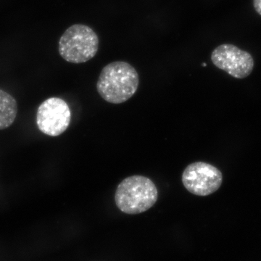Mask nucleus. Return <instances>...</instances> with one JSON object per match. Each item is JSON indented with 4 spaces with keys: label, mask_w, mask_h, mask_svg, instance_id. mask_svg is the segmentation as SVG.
<instances>
[{
    "label": "nucleus",
    "mask_w": 261,
    "mask_h": 261,
    "mask_svg": "<svg viewBox=\"0 0 261 261\" xmlns=\"http://www.w3.org/2000/svg\"><path fill=\"white\" fill-rule=\"evenodd\" d=\"M18 113V104L13 96L0 89V130L13 124Z\"/></svg>",
    "instance_id": "nucleus-7"
},
{
    "label": "nucleus",
    "mask_w": 261,
    "mask_h": 261,
    "mask_svg": "<svg viewBox=\"0 0 261 261\" xmlns=\"http://www.w3.org/2000/svg\"><path fill=\"white\" fill-rule=\"evenodd\" d=\"M203 66H206L205 63H203Z\"/></svg>",
    "instance_id": "nucleus-9"
},
{
    "label": "nucleus",
    "mask_w": 261,
    "mask_h": 261,
    "mask_svg": "<svg viewBox=\"0 0 261 261\" xmlns=\"http://www.w3.org/2000/svg\"><path fill=\"white\" fill-rule=\"evenodd\" d=\"M157 187L150 178L140 175L123 179L117 187L115 202L121 212L128 215L142 214L156 203Z\"/></svg>",
    "instance_id": "nucleus-2"
},
{
    "label": "nucleus",
    "mask_w": 261,
    "mask_h": 261,
    "mask_svg": "<svg viewBox=\"0 0 261 261\" xmlns=\"http://www.w3.org/2000/svg\"><path fill=\"white\" fill-rule=\"evenodd\" d=\"M182 183L187 191L197 196H208L217 191L223 181L222 173L205 162L187 166L182 173Z\"/></svg>",
    "instance_id": "nucleus-4"
},
{
    "label": "nucleus",
    "mask_w": 261,
    "mask_h": 261,
    "mask_svg": "<svg viewBox=\"0 0 261 261\" xmlns=\"http://www.w3.org/2000/svg\"><path fill=\"white\" fill-rule=\"evenodd\" d=\"M253 7L257 14L261 16V0H253Z\"/></svg>",
    "instance_id": "nucleus-8"
},
{
    "label": "nucleus",
    "mask_w": 261,
    "mask_h": 261,
    "mask_svg": "<svg viewBox=\"0 0 261 261\" xmlns=\"http://www.w3.org/2000/svg\"><path fill=\"white\" fill-rule=\"evenodd\" d=\"M211 61L219 69L240 80L251 74L254 68L251 55L233 44H221L216 47L211 54Z\"/></svg>",
    "instance_id": "nucleus-6"
},
{
    "label": "nucleus",
    "mask_w": 261,
    "mask_h": 261,
    "mask_svg": "<svg viewBox=\"0 0 261 261\" xmlns=\"http://www.w3.org/2000/svg\"><path fill=\"white\" fill-rule=\"evenodd\" d=\"M99 49V37L93 29L84 24H75L60 39V56L68 63L80 64L90 61Z\"/></svg>",
    "instance_id": "nucleus-3"
},
{
    "label": "nucleus",
    "mask_w": 261,
    "mask_h": 261,
    "mask_svg": "<svg viewBox=\"0 0 261 261\" xmlns=\"http://www.w3.org/2000/svg\"><path fill=\"white\" fill-rule=\"evenodd\" d=\"M139 84L137 70L126 62L116 61L102 68L98 79L97 90L108 102L121 104L136 93Z\"/></svg>",
    "instance_id": "nucleus-1"
},
{
    "label": "nucleus",
    "mask_w": 261,
    "mask_h": 261,
    "mask_svg": "<svg viewBox=\"0 0 261 261\" xmlns=\"http://www.w3.org/2000/svg\"><path fill=\"white\" fill-rule=\"evenodd\" d=\"M70 120L69 106L61 98H48L38 108L37 124L44 135L50 137L62 135L69 126Z\"/></svg>",
    "instance_id": "nucleus-5"
}]
</instances>
